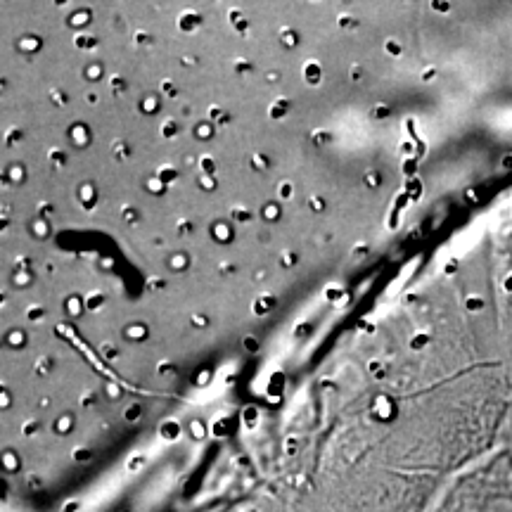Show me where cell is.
<instances>
[{"label":"cell","instance_id":"obj_1","mask_svg":"<svg viewBox=\"0 0 512 512\" xmlns=\"http://www.w3.org/2000/svg\"><path fill=\"white\" fill-rule=\"evenodd\" d=\"M444 512H512V456L498 458L465 477Z\"/></svg>","mask_w":512,"mask_h":512},{"label":"cell","instance_id":"obj_2","mask_svg":"<svg viewBox=\"0 0 512 512\" xmlns=\"http://www.w3.org/2000/svg\"><path fill=\"white\" fill-rule=\"evenodd\" d=\"M200 15H195V12H183L181 19H178V27H181L183 31H195L197 27H200Z\"/></svg>","mask_w":512,"mask_h":512},{"label":"cell","instance_id":"obj_3","mask_svg":"<svg viewBox=\"0 0 512 512\" xmlns=\"http://www.w3.org/2000/svg\"><path fill=\"white\" fill-rule=\"evenodd\" d=\"M79 197H81V204L86 209H93L95 207V188L91 183H86V185H81V190H79Z\"/></svg>","mask_w":512,"mask_h":512},{"label":"cell","instance_id":"obj_4","mask_svg":"<svg viewBox=\"0 0 512 512\" xmlns=\"http://www.w3.org/2000/svg\"><path fill=\"white\" fill-rule=\"evenodd\" d=\"M211 235H214L216 242H230V240H233V230H230L228 223H216V226L211 228Z\"/></svg>","mask_w":512,"mask_h":512},{"label":"cell","instance_id":"obj_5","mask_svg":"<svg viewBox=\"0 0 512 512\" xmlns=\"http://www.w3.org/2000/svg\"><path fill=\"white\" fill-rule=\"evenodd\" d=\"M69 136L74 138V143L79 145V147H83V145H88V128L83 126V124H74L72 128H69Z\"/></svg>","mask_w":512,"mask_h":512},{"label":"cell","instance_id":"obj_6","mask_svg":"<svg viewBox=\"0 0 512 512\" xmlns=\"http://www.w3.org/2000/svg\"><path fill=\"white\" fill-rule=\"evenodd\" d=\"M124 337L131 339V342H143V339L147 337V328L145 325H128V328L124 330Z\"/></svg>","mask_w":512,"mask_h":512},{"label":"cell","instance_id":"obj_7","mask_svg":"<svg viewBox=\"0 0 512 512\" xmlns=\"http://www.w3.org/2000/svg\"><path fill=\"white\" fill-rule=\"evenodd\" d=\"M74 46L81 48V50H93L98 46V38L91 36V34H76L74 36Z\"/></svg>","mask_w":512,"mask_h":512},{"label":"cell","instance_id":"obj_8","mask_svg":"<svg viewBox=\"0 0 512 512\" xmlns=\"http://www.w3.org/2000/svg\"><path fill=\"white\" fill-rule=\"evenodd\" d=\"M157 178H159V181H162L164 185L174 183L176 178H178V169H174V166H162V169H159Z\"/></svg>","mask_w":512,"mask_h":512},{"label":"cell","instance_id":"obj_9","mask_svg":"<svg viewBox=\"0 0 512 512\" xmlns=\"http://www.w3.org/2000/svg\"><path fill=\"white\" fill-rule=\"evenodd\" d=\"M484 306H486V302L482 297H475V294H470V297L465 299V309L470 311V313H479V311H484Z\"/></svg>","mask_w":512,"mask_h":512},{"label":"cell","instance_id":"obj_10","mask_svg":"<svg viewBox=\"0 0 512 512\" xmlns=\"http://www.w3.org/2000/svg\"><path fill=\"white\" fill-rule=\"evenodd\" d=\"M88 19H91V12H86V10H76L74 15H69L67 22L72 24V27H79V24H83V22L88 24Z\"/></svg>","mask_w":512,"mask_h":512},{"label":"cell","instance_id":"obj_11","mask_svg":"<svg viewBox=\"0 0 512 512\" xmlns=\"http://www.w3.org/2000/svg\"><path fill=\"white\" fill-rule=\"evenodd\" d=\"M273 306H275V299L268 297V294H264V297H261L259 302L254 304V311H256V313H266L268 309H273Z\"/></svg>","mask_w":512,"mask_h":512},{"label":"cell","instance_id":"obj_12","mask_svg":"<svg viewBox=\"0 0 512 512\" xmlns=\"http://www.w3.org/2000/svg\"><path fill=\"white\" fill-rule=\"evenodd\" d=\"M19 46H22V50H27V53H34V50L41 48V41H38L36 36H27L19 41Z\"/></svg>","mask_w":512,"mask_h":512},{"label":"cell","instance_id":"obj_13","mask_svg":"<svg viewBox=\"0 0 512 512\" xmlns=\"http://www.w3.org/2000/svg\"><path fill=\"white\" fill-rule=\"evenodd\" d=\"M306 81L309 83H318L320 81V67L316 62L306 64Z\"/></svg>","mask_w":512,"mask_h":512},{"label":"cell","instance_id":"obj_14","mask_svg":"<svg viewBox=\"0 0 512 512\" xmlns=\"http://www.w3.org/2000/svg\"><path fill=\"white\" fill-rule=\"evenodd\" d=\"M233 221L249 223V221H252V211L245 209V207H235V209H233Z\"/></svg>","mask_w":512,"mask_h":512},{"label":"cell","instance_id":"obj_15","mask_svg":"<svg viewBox=\"0 0 512 512\" xmlns=\"http://www.w3.org/2000/svg\"><path fill=\"white\" fill-rule=\"evenodd\" d=\"M176 133H178V121L176 119L164 121V124H162V136L164 138H174Z\"/></svg>","mask_w":512,"mask_h":512},{"label":"cell","instance_id":"obj_16","mask_svg":"<svg viewBox=\"0 0 512 512\" xmlns=\"http://www.w3.org/2000/svg\"><path fill=\"white\" fill-rule=\"evenodd\" d=\"M261 214H264V221L273 223V221H278V216H280V209L275 207V204L271 202V204H266V207H264V211H261Z\"/></svg>","mask_w":512,"mask_h":512},{"label":"cell","instance_id":"obj_17","mask_svg":"<svg viewBox=\"0 0 512 512\" xmlns=\"http://www.w3.org/2000/svg\"><path fill=\"white\" fill-rule=\"evenodd\" d=\"M230 22L235 24V29L240 27L242 34H245V29H247V22H245V17H242V12H238V10H233V12H230Z\"/></svg>","mask_w":512,"mask_h":512},{"label":"cell","instance_id":"obj_18","mask_svg":"<svg viewBox=\"0 0 512 512\" xmlns=\"http://www.w3.org/2000/svg\"><path fill=\"white\" fill-rule=\"evenodd\" d=\"M337 24L342 29H354V27H358V19L356 17H349V15H339L337 17Z\"/></svg>","mask_w":512,"mask_h":512},{"label":"cell","instance_id":"obj_19","mask_svg":"<svg viewBox=\"0 0 512 512\" xmlns=\"http://www.w3.org/2000/svg\"><path fill=\"white\" fill-rule=\"evenodd\" d=\"M50 368H53V361H50V358H38V363H36L38 375H48Z\"/></svg>","mask_w":512,"mask_h":512},{"label":"cell","instance_id":"obj_20","mask_svg":"<svg viewBox=\"0 0 512 512\" xmlns=\"http://www.w3.org/2000/svg\"><path fill=\"white\" fill-rule=\"evenodd\" d=\"M278 192H280V200H290V197L294 195V188L290 181H283L278 185Z\"/></svg>","mask_w":512,"mask_h":512},{"label":"cell","instance_id":"obj_21","mask_svg":"<svg viewBox=\"0 0 512 512\" xmlns=\"http://www.w3.org/2000/svg\"><path fill=\"white\" fill-rule=\"evenodd\" d=\"M50 159H53L55 166H64V164H67V152H62V150H50Z\"/></svg>","mask_w":512,"mask_h":512},{"label":"cell","instance_id":"obj_22","mask_svg":"<svg viewBox=\"0 0 512 512\" xmlns=\"http://www.w3.org/2000/svg\"><path fill=\"white\" fill-rule=\"evenodd\" d=\"M427 344H430V335H427V332H422V335H418L411 342V347L418 351V349H422V347H427Z\"/></svg>","mask_w":512,"mask_h":512},{"label":"cell","instance_id":"obj_23","mask_svg":"<svg viewBox=\"0 0 512 512\" xmlns=\"http://www.w3.org/2000/svg\"><path fill=\"white\" fill-rule=\"evenodd\" d=\"M128 155H131V150H128V147L121 143V140H117V143H114V157L117 159H126Z\"/></svg>","mask_w":512,"mask_h":512},{"label":"cell","instance_id":"obj_24","mask_svg":"<svg viewBox=\"0 0 512 512\" xmlns=\"http://www.w3.org/2000/svg\"><path fill=\"white\" fill-rule=\"evenodd\" d=\"M110 83H112V91L114 93H124L126 91V81L124 79H121V76H112V79H110Z\"/></svg>","mask_w":512,"mask_h":512},{"label":"cell","instance_id":"obj_25","mask_svg":"<svg viewBox=\"0 0 512 512\" xmlns=\"http://www.w3.org/2000/svg\"><path fill=\"white\" fill-rule=\"evenodd\" d=\"M69 430H72V418H69V415H64V418L57 420V432L64 434V432H69Z\"/></svg>","mask_w":512,"mask_h":512},{"label":"cell","instance_id":"obj_26","mask_svg":"<svg viewBox=\"0 0 512 512\" xmlns=\"http://www.w3.org/2000/svg\"><path fill=\"white\" fill-rule=\"evenodd\" d=\"M380 174H377V171H368L366 174V185L368 188H380Z\"/></svg>","mask_w":512,"mask_h":512},{"label":"cell","instance_id":"obj_27","mask_svg":"<svg viewBox=\"0 0 512 512\" xmlns=\"http://www.w3.org/2000/svg\"><path fill=\"white\" fill-rule=\"evenodd\" d=\"M140 110L145 112H157V100L155 98H145V102H140Z\"/></svg>","mask_w":512,"mask_h":512},{"label":"cell","instance_id":"obj_28","mask_svg":"<svg viewBox=\"0 0 512 512\" xmlns=\"http://www.w3.org/2000/svg\"><path fill=\"white\" fill-rule=\"evenodd\" d=\"M50 98L55 100V105H67V95L57 91V88H53V91H50Z\"/></svg>","mask_w":512,"mask_h":512},{"label":"cell","instance_id":"obj_29","mask_svg":"<svg viewBox=\"0 0 512 512\" xmlns=\"http://www.w3.org/2000/svg\"><path fill=\"white\" fill-rule=\"evenodd\" d=\"M100 351H102V356L110 358V361H112V358H117V349H114L112 344H102Z\"/></svg>","mask_w":512,"mask_h":512},{"label":"cell","instance_id":"obj_30","mask_svg":"<svg viewBox=\"0 0 512 512\" xmlns=\"http://www.w3.org/2000/svg\"><path fill=\"white\" fill-rule=\"evenodd\" d=\"M162 91H164L166 95H169V98H178V91H176L174 83H171V81H164V83H162Z\"/></svg>","mask_w":512,"mask_h":512},{"label":"cell","instance_id":"obj_31","mask_svg":"<svg viewBox=\"0 0 512 512\" xmlns=\"http://www.w3.org/2000/svg\"><path fill=\"white\" fill-rule=\"evenodd\" d=\"M27 316H29V320H41L43 309H41V306H31V309H27Z\"/></svg>","mask_w":512,"mask_h":512},{"label":"cell","instance_id":"obj_32","mask_svg":"<svg viewBox=\"0 0 512 512\" xmlns=\"http://www.w3.org/2000/svg\"><path fill=\"white\" fill-rule=\"evenodd\" d=\"M280 261H283V266L290 268V266L297 264V254H292V252H283V259H280Z\"/></svg>","mask_w":512,"mask_h":512},{"label":"cell","instance_id":"obj_33","mask_svg":"<svg viewBox=\"0 0 512 512\" xmlns=\"http://www.w3.org/2000/svg\"><path fill=\"white\" fill-rule=\"evenodd\" d=\"M79 304H81V299L79 297H72V299H69V302H67V306H69V311H72V316H79Z\"/></svg>","mask_w":512,"mask_h":512},{"label":"cell","instance_id":"obj_34","mask_svg":"<svg viewBox=\"0 0 512 512\" xmlns=\"http://www.w3.org/2000/svg\"><path fill=\"white\" fill-rule=\"evenodd\" d=\"M313 138L318 140V145H325V143H330V140H332L330 133H325V131H316V133H313Z\"/></svg>","mask_w":512,"mask_h":512},{"label":"cell","instance_id":"obj_35","mask_svg":"<svg viewBox=\"0 0 512 512\" xmlns=\"http://www.w3.org/2000/svg\"><path fill=\"white\" fill-rule=\"evenodd\" d=\"M235 69H238L240 74H247V72H252V64H249L247 60H238L235 62Z\"/></svg>","mask_w":512,"mask_h":512},{"label":"cell","instance_id":"obj_36","mask_svg":"<svg viewBox=\"0 0 512 512\" xmlns=\"http://www.w3.org/2000/svg\"><path fill=\"white\" fill-rule=\"evenodd\" d=\"M287 110V100H278V107H273L271 110V117H280Z\"/></svg>","mask_w":512,"mask_h":512},{"label":"cell","instance_id":"obj_37","mask_svg":"<svg viewBox=\"0 0 512 512\" xmlns=\"http://www.w3.org/2000/svg\"><path fill=\"white\" fill-rule=\"evenodd\" d=\"M309 207H311V209H316V211H323V209H325V202H323V197H311Z\"/></svg>","mask_w":512,"mask_h":512},{"label":"cell","instance_id":"obj_38","mask_svg":"<svg viewBox=\"0 0 512 512\" xmlns=\"http://www.w3.org/2000/svg\"><path fill=\"white\" fill-rule=\"evenodd\" d=\"M202 169L207 171V174H214V159L202 157Z\"/></svg>","mask_w":512,"mask_h":512},{"label":"cell","instance_id":"obj_39","mask_svg":"<svg viewBox=\"0 0 512 512\" xmlns=\"http://www.w3.org/2000/svg\"><path fill=\"white\" fill-rule=\"evenodd\" d=\"M5 140H8V145H17V140H22V131H10Z\"/></svg>","mask_w":512,"mask_h":512},{"label":"cell","instance_id":"obj_40","mask_svg":"<svg viewBox=\"0 0 512 512\" xmlns=\"http://www.w3.org/2000/svg\"><path fill=\"white\" fill-rule=\"evenodd\" d=\"M384 48H387V53L401 55V48H399V43H396V41H387V46H384Z\"/></svg>","mask_w":512,"mask_h":512},{"label":"cell","instance_id":"obj_41","mask_svg":"<svg viewBox=\"0 0 512 512\" xmlns=\"http://www.w3.org/2000/svg\"><path fill=\"white\" fill-rule=\"evenodd\" d=\"M254 166H259V169H268V159L264 155H256L254 157Z\"/></svg>","mask_w":512,"mask_h":512},{"label":"cell","instance_id":"obj_42","mask_svg":"<svg viewBox=\"0 0 512 512\" xmlns=\"http://www.w3.org/2000/svg\"><path fill=\"white\" fill-rule=\"evenodd\" d=\"M86 304V309H98V306H102V294H98V297L91 299V302H83Z\"/></svg>","mask_w":512,"mask_h":512},{"label":"cell","instance_id":"obj_43","mask_svg":"<svg viewBox=\"0 0 512 512\" xmlns=\"http://www.w3.org/2000/svg\"><path fill=\"white\" fill-rule=\"evenodd\" d=\"M202 185H204V188H207V190H214V188H216L214 178H211V176H202Z\"/></svg>","mask_w":512,"mask_h":512},{"label":"cell","instance_id":"obj_44","mask_svg":"<svg viewBox=\"0 0 512 512\" xmlns=\"http://www.w3.org/2000/svg\"><path fill=\"white\" fill-rule=\"evenodd\" d=\"M164 287V280H150V283H147V290H162Z\"/></svg>","mask_w":512,"mask_h":512},{"label":"cell","instance_id":"obj_45","mask_svg":"<svg viewBox=\"0 0 512 512\" xmlns=\"http://www.w3.org/2000/svg\"><path fill=\"white\" fill-rule=\"evenodd\" d=\"M245 347H247V351H256V349H259V342H256V339H252V337H247Z\"/></svg>","mask_w":512,"mask_h":512},{"label":"cell","instance_id":"obj_46","mask_svg":"<svg viewBox=\"0 0 512 512\" xmlns=\"http://www.w3.org/2000/svg\"><path fill=\"white\" fill-rule=\"evenodd\" d=\"M207 323H209V320L204 316H192V325H202V328H204Z\"/></svg>","mask_w":512,"mask_h":512},{"label":"cell","instance_id":"obj_47","mask_svg":"<svg viewBox=\"0 0 512 512\" xmlns=\"http://www.w3.org/2000/svg\"><path fill=\"white\" fill-rule=\"evenodd\" d=\"M136 43H152L150 34H136Z\"/></svg>","mask_w":512,"mask_h":512},{"label":"cell","instance_id":"obj_48","mask_svg":"<svg viewBox=\"0 0 512 512\" xmlns=\"http://www.w3.org/2000/svg\"><path fill=\"white\" fill-rule=\"evenodd\" d=\"M126 216H128V223H136L138 221V214H136V211H133V209H126Z\"/></svg>","mask_w":512,"mask_h":512},{"label":"cell","instance_id":"obj_49","mask_svg":"<svg viewBox=\"0 0 512 512\" xmlns=\"http://www.w3.org/2000/svg\"><path fill=\"white\" fill-rule=\"evenodd\" d=\"M192 226L190 223H178V233H190Z\"/></svg>","mask_w":512,"mask_h":512},{"label":"cell","instance_id":"obj_50","mask_svg":"<svg viewBox=\"0 0 512 512\" xmlns=\"http://www.w3.org/2000/svg\"><path fill=\"white\" fill-rule=\"evenodd\" d=\"M169 373H171L169 363H164V366H162V363H159V375H169Z\"/></svg>","mask_w":512,"mask_h":512},{"label":"cell","instance_id":"obj_51","mask_svg":"<svg viewBox=\"0 0 512 512\" xmlns=\"http://www.w3.org/2000/svg\"><path fill=\"white\" fill-rule=\"evenodd\" d=\"M283 41H285V43H290V46H292V43H297V36H290V34H283Z\"/></svg>","mask_w":512,"mask_h":512},{"label":"cell","instance_id":"obj_52","mask_svg":"<svg viewBox=\"0 0 512 512\" xmlns=\"http://www.w3.org/2000/svg\"><path fill=\"white\" fill-rule=\"evenodd\" d=\"M328 297L330 299H337L339 297V290H328Z\"/></svg>","mask_w":512,"mask_h":512},{"label":"cell","instance_id":"obj_53","mask_svg":"<svg viewBox=\"0 0 512 512\" xmlns=\"http://www.w3.org/2000/svg\"><path fill=\"white\" fill-rule=\"evenodd\" d=\"M88 102H93V105H95V102H98V95H95V93H88Z\"/></svg>","mask_w":512,"mask_h":512},{"label":"cell","instance_id":"obj_54","mask_svg":"<svg viewBox=\"0 0 512 512\" xmlns=\"http://www.w3.org/2000/svg\"><path fill=\"white\" fill-rule=\"evenodd\" d=\"M223 273H235V266H223Z\"/></svg>","mask_w":512,"mask_h":512}]
</instances>
